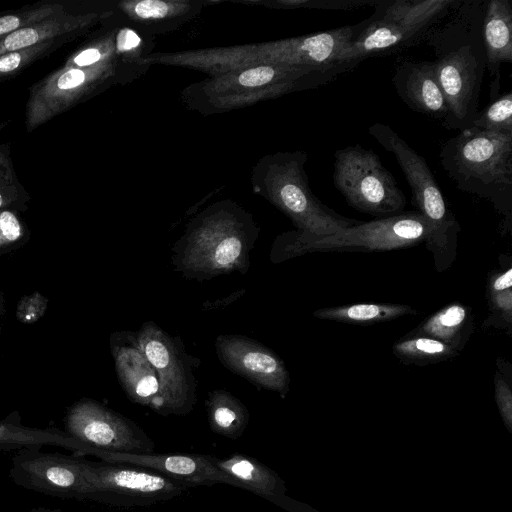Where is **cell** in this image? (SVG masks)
Listing matches in <instances>:
<instances>
[{
  "label": "cell",
  "instance_id": "cell-1",
  "mask_svg": "<svg viewBox=\"0 0 512 512\" xmlns=\"http://www.w3.org/2000/svg\"><path fill=\"white\" fill-rule=\"evenodd\" d=\"M487 0H457L445 22L427 34L436 74L448 106L444 125L450 130L470 128L478 112L486 70L482 21Z\"/></svg>",
  "mask_w": 512,
  "mask_h": 512
},
{
  "label": "cell",
  "instance_id": "cell-2",
  "mask_svg": "<svg viewBox=\"0 0 512 512\" xmlns=\"http://www.w3.org/2000/svg\"><path fill=\"white\" fill-rule=\"evenodd\" d=\"M259 233L253 215L238 203L214 202L189 220L172 247L171 264L184 278L198 281L245 274Z\"/></svg>",
  "mask_w": 512,
  "mask_h": 512
},
{
  "label": "cell",
  "instance_id": "cell-3",
  "mask_svg": "<svg viewBox=\"0 0 512 512\" xmlns=\"http://www.w3.org/2000/svg\"><path fill=\"white\" fill-rule=\"evenodd\" d=\"M421 243H425L431 252L438 272L445 271L454 262L456 251L417 211L363 222L325 236L288 231L274 240L270 259L273 263H280L307 253L391 251Z\"/></svg>",
  "mask_w": 512,
  "mask_h": 512
},
{
  "label": "cell",
  "instance_id": "cell-4",
  "mask_svg": "<svg viewBox=\"0 0 512 512\" xmlns=\"http://www.w3.org/2000/svg\"><path fill=\"white\" fill-rule=\"evenodd\" d=\"M276 64L254 65L207 76L185 87L182 103L191 111L212 115L255 105L283 95L317 88L345 73Z\"/></svg>",
  "mask_w": 512,
  "mask_h": 512
},
{
  "label": "cell",
  "instance_id": "cell-5",
  "mask_svg": "<svg viewBox=\"0 0 512 512\" xmlns=\"http://www.w3.org/2000/svg\"><path fill=\"white\" fill-rule=\"evenodd\" d=\"M439 160L459 190L490 201L510 230L512 134L464 129L443 144Z\"/></svg>",
  "mask_w": 512,
  "mask_h": 512
},
{
  "label": "cell",
  "instance_id": "cell-6",
  "mask_svg": "<svg viewBox=\"0 0 512 512\" xmlns=\"http://www.w3.org/2000/svg\"><path fill=\"white\" fill-rule=\"evenodd\" d=\"M307 158L304 151L263 156L251 171L253 193L284 213L302 233L325 236L363 223L340 215L313 194L305 171Z\"/></svg>",
  "mask_w": 512,
  "mask_h": 512
},
{
  "label": "cell",
  "instance_id": "cell-7",
  "mask_svg": "<svg viewBox=\"0 0 512 512\" xmlns=\"http://www.w3.org/2000/svg\"><path fill=\"white\" fill-rule=\"evenodd\" d=\"M367 19L353 25L260 43L212 47L206 62L213 74L254 65L276 64L317 70L354 69L339 62L341 52L366 26Z\"/></svg>",
  "mask_w": 512,
  "mask_h": 512
},
{
  "label": "cell",
  "instance_id": "cell-8",
  "mask_svg": "<svg viewBox=\"0 0 512 512\" xmlns=\"http://www.w3.org/2000/svg\"><path fill=\"white\" fill-rule=\"evenodd\" d=\"M457 0H378L364 29L341 52L354 68L370 57L394 54L424 42Z\"/></svg>",
  "mask_w": 512,
  "mask_h": 512
},
{
  "label": "cell",
  "instance_id": "cell-9",
  "mask_svg": "<svg viewBox=\"0 0 512 512\" xmlns=\"http://www.w3.org/2000/svg\"><path fill=\"white\" fill-rule=\"evenodd\" d=\"M146 72L121 61L87 68L62 66L30 88L26 105L29 132L113 85H125Z\"/></svg>",
  "mask_w": 512,
  "mask_h": 512
},
{
  "label": "cell",
  "instance_id": "cell-10",
  "mask_svg": "<svg viewBox=\"0 0 512 512\" xmlns=\"http://www.w3.org/2000/svg\"><path fill=\"white\" fill-rule=\"evenodd\" d=\"M333 182L352 208L377 216L403 212L406 197L372 150L360 145L334 152Z\"/></svg>",
  "mask_w": 512,
  "mask_h": 512
},
{
  "label": "cell",
  "instance_id": "cell-11",
  "mask_svg": "<svg viewBox=\"0 0 512 512\" xmlns=\"http://www.w3.org/2000/svg\"><path fill=\"white\" fill-rule=\"evenodd\" d=\"M138 343L153 366L159 381V414L186 415L197 403L195 358L185 351L180 338L169 335L153 321L142 324Z\"/></svg>",
  "mask_w": 512,
  "mask_h": 512
},
{
  "label": "cell",
  "instance_id": "cell-12",
  "mask_svg": "<svg viewBox=\"0 0 512 512\" xmlns=\"http://www.w3.org/2000/svg\"><path fill=\"white\" fill-rule=\"evenodd\" d=\"M84 477L85 499L124 507L170 500L190 488L149 469L104 461H85Z\"/></svg>",
  "mask_w": 512,
  "mask_h": 512
},
{
  "label": "cell",
  "instance_id": "cell-13",
  "mask_svg": "<svg viewBox=\"0 0 512 512\" xmlns=\"http://www.w3.org/2000/svg\"><path fill=\"white\" fill-rule=\"evenodd\" d=\"M368 132L395 156L411 188L416 211L422 214L436 228L446 244L456 251L460 226L449 211L426 160L386 124L374 123L368 128Z\"/></svg>",
  "mask_w": 512,
  "mask_h": 512
},
{
  "label": "cell",
  "instance_id": "cell-14",
  "mask_svg": "<svg viewBox=\"0 0 512 512\" xmlns=\"http://www.w3.org/2000/svg\"><path fill=\"white\" fill-rule=\"evenodd\" d=\"M67 430L83 448L123 453H152L153 441L130 419L92 400L76 403L67 416Z\"/></svg>",
  "mask_w": 512,
  "mask_h": 512
},
{
  "label": "cell",
  "instance_id": "cell-15",
  "mask_svg": "<svg viewBox=\"0 0 512 512\" xmlns=\"http://www.w3.org/2000/svg\"><path fill=\"white\" fill-rule=\"evenodd\" d=\"M215 350L222 365L259 389L285 398L290 375L284 361L269 347L243 335H219Z\"/></svg>",
  "mask_w": 512,
  "mask_h": 512
},
{
  "label": "cell",
  "instance_id": "cell-16",
  "mask_svg": "<svg viewBox=\"0 0 512 512\" xmlns=\"http://www.w3.org/2000/svg\"><path fill=\"white\" fill-rule=\"evenodd\" d=\"M85 461L27 449L13 460L11 474L20 485L57 497L85 499Z\"/></svg>",
  "mask_w": 512,
  "mask_h": 512
},
{
  "label": "cell",
  "instance_id": "cell-17",
  "mask_svg": "<svg viewBox=\"0 0 512 512\" xmlns=\"http://www.w3.org/2000/svg\"><path fill=\"white\" fill-rule=\"evenodd\" d=\"M104 462L152 470L188 487L228 484L240 488L230 475L215 466L213 456L199 454L123 453L93 450Z\"/></svg>",
  "mask_w": 512,
  "mask_h": 512
},
{
  "label": "cell",
  "instance_id": "cell-18",
  "mask_svg": "<svg viewBox=\"0 0 512 512\" xmlns=\"http://www.w3.org/2000/svg\"><path fill=\"white\" fill-rule=\"evenodd\" d=\"M110 347L119 383L127 397L159 414L158 377L141 349L136 333H113Z\"/></svg>",
  "mask_w": 512,
  "mask_h": 512
},
{
  "label": "cell",
  "instance_id": "cell-19",
  "mask_svg": "<svg viewBox=\"0 0 512 512\" xmlns=\"http://www.w3.org/2000/svg\"><path fill=\"white\" fill-rule=\"evenodd\" d=\"M207 5L209 0H123L112 9L128 26L155 37L197 18Z\"/></svg>",
  "mask_w": 512,
  "mask_h": 512
},
{
  "label": "cell",
  "instance_id": "cell-20",
  "mask_svg": "<svg viewBox=\"0 0 512 512\" xmlns=\"http://www.w3.org/2000/svg\"><path fill=\"white\" fill-rule=\"evenodd\" d=\"M400 99L413 111L445 121L448 106L433 61H402L392 77Z\"/></svg>",
  "mask_w": 512,
  "mask_h": 512
},
{
  "label": "cell",
  "instance_id": "cell-21",
  "mask_svg": "<svg viewBox=\"0 0 512 512\" xmlns=\"http://www.w3.org/2000/svg\"><path fill=\"white\" fill-rule=\"evenodd\" d=\"M213 462L235 479L241 489L248 490L287 512H318L311 506L289 497L284 480L274 470L253 457L234 453L224 459L213 456Z\"/></svg>",
  "mask_w": 512,
  "mask_h": 512
},
{
  "label": "cell",
  "instance_id": "cell-22",
  "mask_svg": "<svg viewBox=\"0 0 512 512\" xmlns=\"http://www.w3.org/2000/svg\"><path fill=\"white\" fill-rule=\"evenodd\" d=\"M113 13L112 7L80 14L67 12L22 27L0 37V55L27 49L45 41L73 38L102 23Z\"/></svg>",
  "mask_w": 512,
  "mask_h": 512
},
{
  "label": "cell",
  "instance_id": "cell-23",
  "mask_svg": "<svg viewBox=\"0 0 512 512\" xmlns=\"http://www.w3.org/2000/svg\"><path fill=\"white\" fill-rule=\"evenodd\" d=\"M482 36L486 53V69L498 76L503 63H512V3L511 0H487Z\"/></svg>",
  "mask_w": 512,
  "mask_h": 512
},
{
  "label": "cell",
  "instance_id": "cell-24",
  "mask_svg": "<svg viewBox=\"0 0 512 512\" xmlns=\"http://www.w3.org/2000/svg\"><path fill=\"white\" fill-rule=\"evenodd\" d=\"M473 330L472 309L460 302H453L430 315L406 336L434 338L461 351Z\"/></svg>",
  "mask_w": 512,
  "mask_h": 512
},
{
  "label": "cell",
  "instance_id": "cell-25",
  "mask_svg": "<svg viewBox=\"0 0 512 512\" xmlns=\"http://www.w3.org/2000/svg\"><path fill=\"white\" fill-rule=\"evenodd\" d=\"M206 409L210 429L221 436L236 440L245 431L249 422L246 406L224 389L209 392Z\"/></svg>",
  "mask_w": 512,
  "mask_h": 512
},
{
  "label": "cell",
  "instance_id": "cell-26",
  "mask_svg": "<svg viewBox=\"0 0 512 512\" xmlns=\"http://www.w3.org/2000/svg\"><path fill=\"white\" fill-rule=\"evenodd\" d=\"M416 314L418 311L409 305L379 303L327 307L313 312V316L318 319L355 325H373Z\"/></svg>",
  "mask_w": 512,
  "mask_h": 512
},
{
  "label": "cell",
  "instance_id": "cell-27",
  "mask_svg": "<svg viewBox=\"0 0 512 512\" xmlns=\"http://www.w3.org/2000/svg\"><path fill=\"white\" fill-rule=\"evenodd\" d=\"M392 352L405 365L424 366L450 360L460 350L434 338L405 335L394 343Z\"/></svg>",
  "mask_w": 512,
  "mask_h": 512
},
{
  "label": "cell",
  "instance_id": "cell-28",
  "mask_svg": "<svg viewBox=\"0 0 512 512\" xmlns=\"http://www.w3.org/2000/svg\"><path fill=\"white\" fill-rule=\"evenodd\" d=\"M471 127L485 131L512 134V92L491 97V102L478 111Z\"/></svg>",
  "mask_w": 512,
  "mask_h": 512
},
{
  "label": "cell",
  "instance_id": "cell-29",
  "mask_svg": "<svg viewBox=\"0 0 512 512\" xmlns=\"http://www.w3.org/2000/svg\"><path fill=\"white\" fill-rule=\"evenodd\" d=\"M70 38L45 41L36 46L0 55V79L21 72L24 68L57 49Z\"/></svg>",
  "mask_w": 512,
  "mask_h": 512
},
{
  "label": "cell",
  "instance_id": "cell-30",
  "mask_svg": "<svg viewBox=\"0 0 512 512\" xmlns=\"http://www.w3.org/2000/svg\"><path fill=\"white\" fill-rule=\"evenodd\" d=\"M378 0H235L233 3L262 5L273 9H327L349 10L364 5L374 6Z\"/></svg>",
  "mask_w": 512,
  "mask_h": 512
},
{
  "label": "cell",
  "instance_id": "cell-31",
  "mask_svg": "<svg viewBox=\"0 0 512 512\" xmlns=\"http://www.w3.org/2000/svg\"><path fill=\"white\" fill-rule=\"evenodd\" d=\"M64 12L66 8L63 4L53 3L1 16L0 37Z\"/></svg>",
  "mask_w": 512,
  "mask_h": 512
},
{
  "label": "cell",
  "instance_id": "cell-32",
  "mask_svg": "<svg viewBox=\"0 0 512 512\" xmlns=\"http://www.w3.org/2000/svg\"><path fill=\"white\" fill-rule=\"evenodd\" d=\"M490 317L484 321V327H496L511 331L512 324V289L487 294Z\"/></svg>",
  "mask_w": 512,
  "mask_h": 512
},
{
  "label": "cell",
  "instance_id": "cell-33",
  "mask_svg": "<svg viewBox=\"0 0 512 512\" xmlns=\"http://www.w3.org/2000/svg\"><path fill=\"white\" fill-rule=\"evenodd\" d=\"M495 401L507 430L512 433V388L510 380L498 369L494 376Z\"/></svg>",
  "mask_w": 512,
  "mask_h": 512
},
{
  "label": "cell",
  "instance_id": "cell-34",
  "mask_svg": "<svg viewBox=\"0 0 512 512\" xmlns=\"http://www.w3.org/2000/svg\"><path fill=\"white\" fill-rule=\"evenodd\" d=\"M47 306V300L39 293L22 298L18 304L17 318L23 323H31L39 319Z\"/></svg>",
  "mask_w": 512,
  "mask_h": 512
},
{
  "label": "cell",
  "instance_id": "cell-35",
  "mask_svg": "<svg viewBox=\"0 0 512 512\" xmlns=\"http://www.w3.org/2000/svg\"><path fill=\"white\" fill-rule=\"evenodd\" d=\"M23 234L22 225L10 210L0 209V247L18 241Z\"/></svg>",
  "mask_w": 512,
  "mask_h": 512
},
{
  "label": "cell",
  "instance_id": "cell-36",
  "mask_svg": "<svg viewBox=\"0 0 512 512\" xmlns=\"http://www.w3.org/2000/svg\"><path fill=\"white\" fill-rule=\"evenodd\" d=\"M512 289V267L493 271L487 281L486 294Z\"/></svg>",
  "mask_w": 512,
  "mask_h": 512
},
{
  "label": "cell",
  "instance_id": "cell-37",
  "mask_svg": "<svg viewBox=\"0 0 512 512\" xmlns=\"http://www.w3.org/2000/svg\"><path fill=\"white\" fill-rule=\"evenodd\" d=\"M17 192L16 185L11 180L0 178V209L14 202Z\"/></svg>",
  "mask_w": 512,
  "mask_h": 512
},
{
  "label": "cell",
  "instance_id": "cell-38",
  "mask_svg": "<svg viewBox=\"0 0 512 512\" xmlns=\"http://www.w3.org/2000/svg\"><path fill=\"white\" fill-rule=\"evenodd\" d=\"M0 129H1V125H0ZM10 171H11L10 160L3 152L0 151V178L12 181Z\"/></svg>",
  "mask_w": 512,
  "mask_h": 512
}]
</instances>
